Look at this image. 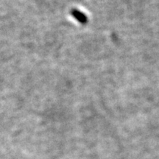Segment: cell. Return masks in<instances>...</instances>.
Masks as SVG:
<instances>
[{
  "label": "cell",
  "mask_w": 159,
  "mask_h": 159,
  "mask_svg": "<svg viewBox=\"0 0 159 159\" xmlns=\"http://www.w3.org/2000/svg\"><path fill=\"white\" fill-rule=\"evenodd\" d=\"M72 14H73L74 16L76 18H77L80 21H81V22H86V16H85L84 14L80 13V11L74 10V11H72Z\"/></svg>",
  "instance_id": "cell-1"
}]
</instances>
